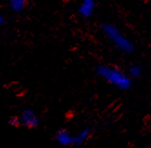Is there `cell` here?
<instances>
[{
  "label": "cell",
  "instance_id": "1",
  "mask_svg": "<svg viewBox=\"0 0 151 148\" xmlns=\"http://www.w3.org/2000/svg\"><path fill=\"white\" fill-rule=\"evenodd\" d=\"M98 73L107 82L119 89H128L131 86L130 78L125 73L116 67L100 66L98 67Z\"/></svg>",
  "mask_w": 151,
  "mask_h": 148
},
{
  "label": "cell",
  "instance_id": "2",
  "mask_svg": "<svg viewBox=\"0 0 151 148\" xmlns=\"http://www.w3.org/2000/svg\"><path fill=\"white\" fill-rule=\"evenodd\" d=\"M103 31L112 43L123 52L131 53L134 49L132 42L127 39L116 26L106 24L103 26Z\"/></svg>",
  "mask_w": 151,
  "mask_h": 148
},
{
  "label": "cell",
  "instance_id": "3",
  "mask_svg": "<svg viewBox=\"0 0 151 148\" xmlns=\"http://www.w3.org/2000/svg\"><path fill=\"white\" fill-rule=\"evenodd\" d=\"M20 123L28 128H33L38 124V117L36 113L31 109H26L20 116Z\"/></svg>",
  "mask_w": 151,
  "mask_h": 148
},
{
  "label": "cell",
  "instance_id": "4",
  "mask_svg": "<svg viewBox=\"0 0 151 148\" xmlns=\"http://www.w3.org/2000/svg\"><path fill=\"white\" fill-rule=\"evenodd\" d=\"M95 9V0H83L79 12L83 16H90Z\"/></svg>",
  "mask_w": 151,
  "mask_h": 148
},
{
  "label": "cell",
  "instance_id": "5",
  "mask_svg": "<svg viewBox=\"0 0 151 148\" xmlns=\"http://www.w3.org/2000/svg\"><path fill=\"white\" fill-rule=\"evenodd\" d=\"M57 140L62 145L73 144V136L66 130H60L57 134Z\"/></svg>",
  "mask_w": 151,
  "mask_h": 148
},
{
  "label": "cell",
  "instance_id": "6",
  "mask_svg": "<svg viewBox=\"0 0 151 148\" xmlns=\"http://www.w3.org/2000/svg\"><path fill=\"white\" fill-rule=\"evenodd\" d=\"M90 134V129H84L81 131L78 134L73 136V144L80 145L82 144L88 138V136Z\"/></svg>",
  "mask_w": 151,
  "mask_h": 148
},
{
  "label": "cell",
  "instance_id": "7",
  "mask_svg": "<svg viewBox=\"0 0 151 148\" xmlns=\"http://www.w3.org/2000/svg\"><path fill=\"white\" fill-rule=\"evenodd\" d=\"M9 5L12 10L16 12H20L25 7L26 0H9Z\"/></svg>",
  "mask_w": 151,
  "mask_h": 148
},
{
  "label": "cell",
  "instance_id": "8",
  "mask_svg": "<svg viewBox=\"0 0 151 148\" xmlns=\"http://www.w3.org/2000/svg\"><path fill=\"white\" fill-rule=\"evenodd\" d=\"M129 74H130V76L133 77H139L140 76H141V74H142L141 67L138 66H131L130 69H129Z\"/></svg>",
  "mask_w": 151,
  "mask_h": 148
},
{
  "label": "cell",
  "instance_id": "9",
  "mask_svg": "<svg viewBox=\"0 0 151 148\" xmlns=\"http://www.w3.org/2000/svg\"><path fill=\"white\" fill-rule=\"evenodd\" d=\"M9 124L11 125H13V126H17L20 124V120L17 117H12L11 119L9 120Z\"/></svg>",
  "mask_w": 151,
  "mask_h": 148
},
{
  "label": "cell",
  "instance_id": "10",
  "mask_svg": "<svg viewBox=\"0 0 151 148\" xmlns=\"http://www.w3.org/2000/svg\"><path fill=\"white\" fill-rule=\"evenodd\" d=\"M3 23H4V18L2 16H0V26H2Z\"/></svg>",
  "mask_w": 151,
  "mask_h": 148
}]
</instances>
